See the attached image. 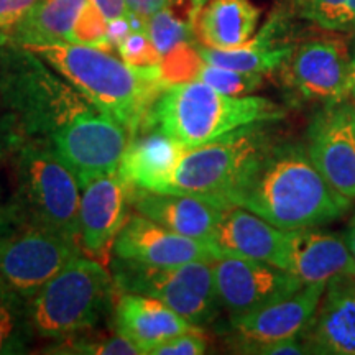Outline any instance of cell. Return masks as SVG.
Masks as SVG:
<instances>
[{"label":"cell","instance_id":"1","mask_svg":"<svg viewBox=\"0 0 355 355\" xmlns=\"http://www.w3.org/2000/svg\"><path fill=\"white\" fill-rule=\"evenodd\" d=\"M229 206L254 212L282 230L319 227L339 219L350 199L327 183L304 144L277 141L232 191Z\"/></svg>","mask_w":355,"mask_h":355},{"label":"cell","instance_id":"2","mask_svg":"<svg viewBox=\"0 0 355 355\" xmlns=\"http://www.w3.org/2000/svg\"><path fill=\"white\" fill-rule=\"evenodd\" d=\"M0 109L13 144L50 141L58 130L97 107L43 58L0 43Z\"/></svg>","mask_w":355,"mask_h":355},{"label":"cell","instance_id":"3","mask_svg":"<svg viewBox=\"0 0 355 355\" xmlns=\"http://www.w3.org/2000/svg\"><path fill=\"white\" fill-rule=\"evenodd\" d=\"M43 58L97 109L112 115L137 135L165 89L159 68H133L114 53L79 43L24 46Z\"/></svg>","mask_w":355,"mask_h":355},{"label":"cell","instance_id":"4","mask_svg":"<svg viewBox=\"0 0 355 355\" xmlns=\"http://www.w3.org/2000/svg\"><path fill=\"white\" fill-rule=\"evenodd\" d=\"M285 114L282 105L266 97L222 94L204 83L188 81L166 84L144 128L157 127L188 150L214 141L237 128L278 122Z\"/></svg>","mask_w":355,"mask_h":355},{"label":"cell","instance_id":"5","mask_svg":"<svg viewBox=\"0 0 355 355\" xmlns=\"http://www.w3.org/2000/svg\"><path fill=\"white\" fill-rule=\"evenodd\" d=\"M117 291L107 265L86 254L74 257L26 303L33 334L61 340L91 331Z\"/></svg>","mask_w":355,"mask_h":355},{"label":"cell","instance_id":"6","mask_svg":"<svg viewBox=\"0 0 355 355\" xmlns=\"http://www.w3.org/2000/svg\"><path fill=\"white\" fill-rule=\"evenodd\" d=\"M15 220L68 234L79 241L81 186L48 141L13 144Z\"/></svg>","mask_w":355,"mask_h":355},{"label":"cell","instance_id":"7","mask_svg":"<svg viewBox=\"0 0 355 355\" xmlns=\"http://www.w3.org/2000/svg\"><path fill=\"white\" fill-rule=\"evenodd\" d=\"M263 122L227 133L209 144L184 150L171 176L158 193L189 194L227 206L232 191L257 162L279 141Z\"/></svg>","mask_w":355,"mask_h":355},{"label":"cell","instance_id":"8","mask_svg":"<svg viewBox=\"0 0 355 355\" xmlns=\"http://www.w3.org/2000/svg\"><path fill=\"white\" fill-rule=\"evenodd\" d=\"M114 282L119 291L157 298L202 327L214 321L219 309L212 261H191L176 266H150L114 257Z\"/></svg>","mask_w":355,"mask_h":355},{"label":"cell","instance_id":"9","mask_svg":"<svg viewBox=\"0 0 355 355\" xmlns=\"http://www.w3.org/2000/svg\"><path fill=\"white\" fill-rule=\"evenodd\" d=\"M84 254L68 234L21 224L0 232V286L28 303L74 257Z\"/></svg>","mask_w":355,"mask_h":355},{"label":"cell","instance_id":"10","mask_svg":"<svg viewBox=\"0 0 355 355\" xmlns=\"http://www.w3.org/2000/svg\"><path fill=\"white\" fill-rule=\"evenodd\" d=\"M130 140V132L117 119L96 109L58 130L48 144L83 186L91 178L119 170Z\"/></svg>","mask_w":355,"mask_h":355},{"label":"cell","instance_id":"11","mask_svg":"<svg viewBox=\"0 0 355 355\" xmlns=\"http://www.w3.org/2000/svg\"><path fill=\"white\" fill-rule=\"evenodd\" d=\"M350 68V53L336 38L309 40L295 46L283 63L285 87L300 102L332 104L345 101Z\"/></svg>","mask_w":355,"mask_h":355},{"label":"cell","instance_id":"12","mask_svg":"<svg viewBox=\"0 0 355 355\" xmlns=\"http://www.w3.org/2000/svg\"><path fill=\"white\" fill-rule=\"evenodd\" d=\"M212 272L219 304L230 316L254 313L304 286L288 270L241 257H219L212 261Z\"/></svg>","mask_w":355,"mask_h":355},{"label":"cell","instance_id":"13","mask_svg":"<svg viewBox=\"0 0 355 355\" xmlns=\"http://www.w3.org/2000/svg\"><path fill=\"white\" fill-rule=\"evenodd\" d=\"M306 150L327 183L355 198V107L349 102L322 105L311 119Z\"/></svg>","mask_w":355,"mask_h":355},{"label":"cell","instance_id":"14","mask_svg":"<svg viewBox=\"0 0 355 355\" xmlns=\"http://www.w3.org/2000/svg\"><path fill=\"white\" fill-rule=\"evenodd\" d=\"M130 186L119 170L94 176L81 186L79 245L101 263L110 265L114 243L128 219Z\"/></svg>","mask_w":355,"mask_h":355},{"label":"cell","instance_id":"15","mask_svg":"<svg viewBox=\"0 0 355 355\" xmlns=\"http://www.w3.org/2000/svg\"><path fill=\"white\" fill-rule=\"evenodd\" d=\"M114 255L150 266H176L219 259L209 243L173 232L140 212L128 216L115 239Z\"/></svg>","mask_w":355,"mask_h":355},{"label":"cell","instance_id":"16","mask_svg":"<svg viewBox=\"0 0 355 355\" xmlns=\"http://www.w3.org/2000/svg\"><path fill=\"white\" fill-rule=\"evenodd\" d=\"M327 283L304 285L295 295L254 313L230 318L241 347L303 336L313 322Z\"/></svg>","mask_w":355,"mask_h":355},{"label":"cell","instance_id":"17","mask_svg":"<svg viewBox=\"0 0 355 355\" xmlns=\"http://www.w3.org/2000/svg\"><path fill=\"white\" fill-rule=\"evenodd\" d=\"M303 343L309 354L355 355V273L327 282Z\"/></svg>","mask_w":355,"mask_h":355},{"label":"cell","instance_id":"18","mask_svg":"<svg viewBox=\"0 0 355 355\" xmlns=\"http://www.w3.org/2000/svg\"><path fill=\"white\" fill-rule=\"evenodd\" d=\"M130 202L137 212L163 227L209 245L217 224L227 209V206L211 199L137 188H130Z\"/></svg>","mask_w":355,"mask_h":355},{"label":"cell","instance_id":"19","mask_svg":"<svg viewBox=\"0 0 355 355\" xmlns=\"http://www.w3.org/2000/svg\"><path fill=\"white\" fill-rule=\"evenodd\" d=\"M285 270L303 285H313L355 273V260L344 235L316 227L286 230Z\"/></svg>","mask_w":355,"mask_h":355},{"label":"cell","instance_id":"20","mask_svg":"<svg viewBox=\"0 0 355 355\" xmlns=\"http://www.w3.org/2000/svg\"><path fill=\"white\" fill-rule=\"evenodd\" d=\"M211 245L217 255L241 257L277 265L285 270L286 230L239 206L224 211Z\"/></svg>","mask_w":355,"mask_h":355},{"label":"cell","instance_id":"21","mask_svg":"<svg viewBox=\"0 0 355 355\" xmlns=\"http://www.w3.org/2000/svg\"><path fill=\"white\" fill-rule=\"evenodd\" d=\"M114 309L115 331L146 355L171 337L198 327L163 301L137 293L119 291Z\"/></svg>","mask_w":355,"mask_h":355},{"label":"cell","instance_id":"22","mask_svg":"<svg viewBox=\"0 0 355 355\" xmlns=\"http://www.w3.org/2000/svg\"><path fill=\"white\" fill-rule=\"evenodd\" d=\"M184 150L168 133L157 127H146L132 137L119 165V175L130 188L158 193Z\"/></svg>","mask_w":355,"mask_h":355},{"label":"cell","instance_id":"23","mask_svg":"<svg viewBox=\"0 0 355 355\" xmlns=\"http://www.w3.org/2000/svg\"><path fill=\"white\" fill-rule=\"evenodd\" d=\"M260 8L252 0H204L193 19L199 44L214 50H232L255 37Z\"/></svg>","mask_w":355,"mask_h":355},{"label":"cell","instance_id":"24","mask_svg":"<svg viewBox=\"0 0 355 355\" xmlns=\"http://www.w3.org/2000/svg\"><path fill=\"white\" fill-rule=\"evenodd\" d=\"M87 0H38L12 32L0 43L35 46L73 43V30Z\"/></svg>","mask_w":355,"mask_h":355},{"label":"cell","instance_id":"25","mask_svg":"<svg viewBox=\"0 0 355 355\" xmlns=\"http://www.w3.org/2000/svg\"><path fill=\"white\" fill-rule=\"evenodd\" d=\"M275 33H277V25L273 20L259 35H255L254 38L239 48L214 50V48H206L199 43L196 48L202 60L214 66L242 71V73L265 74L282 68L295 50V46L278 40Z\"/></svg>","mask_w":355,"mask_h":355},{"label":"cell","instance_id":"26","mask_svg":"<svg viewBox=\"0 0 355 355\" xmlns=\"http://www.w3.org/2000/svg\"><path fill=\"white\" fill-rule=\"evenodd\" d=\"M33 336L25 301L0 286V355L25 354Z\"/></svg>","mask_w":355,"mask_h":355},{"label":"cell","instance_id":"27","mask_svg":"<svg viewBox=\"0 0 355 355\" xmlns=\"http://www.w3.org/2000/svg\"><path fill=\"white\" fill-rule=\"evenodd\" d=\"M301 19L329 32H355V0H295Z\"/></svg>","mask_w":355,"mask_h":355},{"label":"cell","instance_id":"28","mask_svg":"<svg viewBox=\"0 0 355 355\" xmlns=\"http://www.w3.org/2000/svg\"><path fill=\"white\" fill-rule=\"evenodd\" d=\"M50 354H76V355H139L140 350L130 340L115 331L112 336H73L55 340L46 349Z\"/></svg>","mask_w":355,"mask_h":355},{"label":"cell","instance_id":"29","mask_svg":"<svg viewBox=\"0 0 355 355\" xmlns=\"http://www.w3.org/2000/svg\"><path fill=\"white\" fill-rule=\"evenodd\" d=\"M73 43L87 44V46H96L101 50L114 53V44L109 38V21L104 15L97 10L92 2H86L79 13L76 24L73 30Z\"/></svg>","mask_w":355,"mask_h":355},{"label":"cell","instance_id":"30","mask_svg":"<svg viewBox=\"0 0 355 355\" xmlns=\"http://www.w3.org/2000/svg\"><path fill=\"white\" fill-rule=\"evenodd\" d=\"M117 51L125 63L140 69L159 68L163 60L145 28H133L132 26L127 37L117 44Z\"/></svg>","mask_w":355,"mask_h":355},{"label":"cell","instance_id":"31","mask_svg":"<svg viewBox=\"0 0 355 355\" xmlns=\"http://www.w3.org/2000/svg\"><path fill=\"white\" fill-rule=\"evenodd\" d=\"M207 350V340L202 327L186 331L183 334L171 337L166 343L155 347L150 355H202Z\"/></svg>","mask_w":355,"mask_h":355},{"label":"cell","instance_id":"32","mask_svg":"<svg viewBox=\"0 0 355 355\" xmlns=\"http://www.w3.org/2000/svg\"><path fill=\"white\" fill-rule=\"evenodd\" d=\"M38 0H0V42L12 32Z\"/></svg>","mask_w":355,"mask_h":355},{"label":"cell","instance_id":"33","mask_svg":"<svg viewBox=\"0 0 355 355\" xmlns=\"http://www.w3.org/2000/svg\"><path fill=\"white\" fill-rule=\"evenodd\" d=\"M245 354H260V355H300L309 354L304 343L298 340V337H290V339H279L273 343L254 344L241 347Z\"/></svg>","mask_w":355,"mask_h":355},{"label":"cell","instance_id":"34","mask_svg":"<svg viewBox=\"0 0 355 355\" xmlns=\"http://www.w3.org/2000/svg\"><path fill=\"white\" fill-rule=\"evenodd\" d=\"M97 7L104 19L107 21H114L119 19H125V17L130 15V10H128L127 0H89Z\"/></svg>","mask_w":355,"mask_h":355},{"label":"cell","instance_id":"35","mask_svg":"<svg viewBox=\"0 0 355 355\" xmlns=\"http://www.w3.org/2000/svg\"><path fill=\"white\" fill-rule=\"evenodd\" d=\"M173 2L175 0H127L128 10L140 20H146L155 12L162 10Z\"/></svg>","mask_w":355,"mask_h":355},{"label":"cell","instance_id":"36","mask_svg":"<svg viewBox=\"0 0 355 355\" xmlns=\"http://www.w3.org/2000/svg\"><path fill=\"white\" fill-rule=\"evenodd\" d=\"M344 239H345V243H347L350 254H352L355 260V214L352 216V219H350L347 227H345Z\"/></svg>","mask_w":355,"mask_h":355},{"label":"cell","instance_id":"37","mask_svg":"<svg viewBox=\"0 0 355 355\" xmlns=\"http://www.w3.org/2000/svg\"><path fill=\"white\" fill-rule=\"evenodd\" d=\"M347 94L355 101V50L350 53V68L347 81Z\"/></svg>","mask_w":355,"mask_h":355}]
</instances>
